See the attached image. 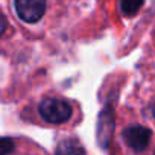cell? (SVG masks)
<instances>
[{"label":"cell","mask_w":155,"mask_h":155,"mask_svg":"<svg viewBox=\"0 0 155 155\" xmlns=\"http://www.w3.org/2000/svg\"><path fill=\"white\" fill-rule=\"evenodd\" d=\"M150 111H152V116L155 117V107H152V108H150Z\"/></svg>","instance_id":"obj_9"},{"label":"cell","mask_w":155,"mask_h":155,"mask_svg":"<svg viewBox=\"0 0 155 155\" xmlns=\"http://www.w3.org/2000/svg\"><path fill=\"white\" fill-rule=\"evenodd\" d=\"M14 150V141L8 137L0 138V155H9Z\"/></svg>","instance_id":"obj_7"},{"label":"cell","mask_w":155,"mask_h":155,"mask_svg":"<svg viewBox=\"0 0 155 155\" xmlns=\"http://www.w3.org/2000/svg\"><path fill=\"white\" fill-rule=\"evenodd\" d=\"M8 29V21H6V17L0 12V35H3L5 31Z\"/></svg>","instance_id":"obj_8"},{"label":"cell","mask_w":155,"mask_h":155,"mask_svg":"<svg viewBox=\"0 0 155 155\" xmlns=\"http://www.w3.org/2000/svg\"><path fill=\"white\" fill-rule=\"evenodd\" d=\"M55 155H85V149L79 141L73 138H65L56 146Z\"/></svg>","instance_id":"obj_5"},{"label":"cell","mask_w":155,"mask_h":155,"mask_svg":"<svg viewBox=\"0 0 155 155\" xmlns=\"http://www.w3.org/2000/svg\"><path fill=\"white\" fill-rule=\"evenodd\" d=\"M40 116L43 117V120H46L47 123L52 125H61L65 123L67 120H70L71 117V105L68 102H65L64 99H58V97H46L41 101L40 107H38Z\"/></svg>","instance_id":"obj_1"},{"label":"cell","mask_w":155,"mask_h":155,"mask_svg":"<svg viewBox=\"0 0 155 155\" xmlns=\"http://www.w3.org/2000/svg\"><path fill=\"white\" fill-rule=\"evenodd\" d=\"M18 18L25 23H38L46 12V0H14Z\"/></svg>","instance_id":"obj_2"},{"label":"cell","mask_w":155,"mask_h":155,"mask_svg":"<svg viewBox=\"0 0 155 155\" xmlns=\"http://www.w3.org/2000/svg\"><path fill=\"white\" fill-rule=\"evenodd\" d=\"M113 131H114V113H113V107L107 105L101 111L97 117V126H96V137L99 144L104 149L108 147L113 137Z\"/></svg>","instance_id":"obj_4"},{"label":"cell","mask_w":155,"mask_h":155,"mask_svg":"<svg viewBox=\"0 0 155 155\" xmlns=\"http://www.w3.org/2000/svg\"><path fill=\"white\" fill-rule=\"evenodd\" d=\"M122 137L129 149H132L134 152H141L147 147L152 137V131L141 125H132L123 129Z\"/></svg>","instance_id":"obj_3"},{"label":"cell","mask_w":155,"mask_h":155,"mask_svg":"<svg viewBox=\"0 0 155 155\" xmlns=\"http://www.w3.org/2000/svg\"><path fill=\"white\" fill-rule=\"evenodd\" d=\"M144 0H120V9L125 15H135L143 6Z\"/></svg>","instance_id":"obj_6"}]
</instances>
